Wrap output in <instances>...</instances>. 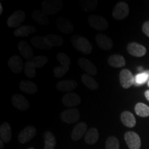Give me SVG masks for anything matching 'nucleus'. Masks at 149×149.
Segmentation results:
<instances>
[{
	"label": "nucleus",
	"instance_id": "393cba45",
	"mask_svg": "<svg viewBox=\"0 0 149 149\" xmlns=\"http://www.w3.org/2000/svg\"><path fill=\"white\" fill-rule=\"evenodd\" d=\"M32 17L35 22L41 25H46L49 22V19L45 13L42 10H35L32 13Z\"/></svg>",
	"mask_w": 149,
	"mask_h": 149
},
{
	"label": "nucleus",
	"instance_id": "2eb2a0df",
	"mask_svg": "<svg viewBox=\"0 0 149 149\" xmlns=\"http://www.w3.org/2000/svg\"><path fill=\"white\" fill-rule=\"evenodd\" d=\"M127 51L130 55L137 57H143L146 53V48L135 42H131L128 44Z\"/></svg>",
	"mask_w": 149,
	"mask_h": 149
},
{
	"label": "nucleus",
	"instance_id": "f3484780",
	"mask_svg": "<svg viewBox=\"0 0 149 149\" xmlns=\"http://www.w3.org/2000/svg\"><path fill=\"white\" fill-rule=\"evenodd\" d=\"M18 48L24 58L28 59V61L32 60L33 58V51L26 41H20L19 43Z\"/></svg>",
	"mask_w": 149,
	"mask_h": 149
},
{
	"label": "nucleus",
	"instance_id": "1a4fd4ad",
	"mask_svg": "<svg viewBox=\"0 0 149 149\" xmlns=\"http://www.w3.org/2000/svg\"><path fill=\"white\" fill-rule=\"evenodd\" d=\"M120 81L124 88H128L135 83V77L128 69H123L120 74Z\"/></svg>",
	"mask_w": 149,
	"mask_h": 149
},
{
	"label": "nucleus",
	"instance_id": "a878e982",
	"mask_svg": "<svg viewBox=\"0 0 149 149\" xmlns=\"http://www.w3.org/2000/svg\"><path fill=\"white\" fill-rule=\"evenodd\" d=\"M108 64L114 68H121L125 66L126 61L122 55H113L110 56L108 59Z\"/></svg>",
	"mask_w": 149,
	"mask_h": 149
},
{
	"label": "nucleus",
	"instance_id": "c03bdc74",
	"mask_svg": "<svg viewBox=\"0 0 149 149\" xmlns=\"http://www.w3.org/2000/svg\"><path fill=\"white\" fill-rule=\"evenodd\" d=\"M147 84H148V86L149 87V80H148V83H147Z\"/></svg>",
	"mask_w": 149,
	"mask_h": 149
},
{
	"label": "nucleus",
	"instance_id": "473e14b6",
	"mask_svg": "<svg viewBox=\"0 0 149 149\" xmlns=\"http://www.w3.org/2000/svg\"><path fill=\"white\" fill-rule=\"evenodd\" d=\"M135 111L138 116L146 117L149 116V107L143 103H137L135 107Z\"/></svg>",
	"mask_w": 149,
	"mask_h": 149
},
{
	"label": "nucleus",
	"instance_id": "f257e3e1",
	"mask_svg": "<svg viewBox=\"0 0 149 149\" xmlns=\"http://www.w3.org/2000/svg\"><path fill=\"white\" fill-rule=\"evenodd\" d=\"M71 42L73 47L81 53L89 55L92 52L93 46L90 42L84 37L74 35L71 37Z\"/></svg>",
	"mask_w": 149,
	"mask_h": 149
},
{
	"label": "nucleus",
	"instance_id": "5701e85b",
	"mask_svg": "<svg viewBox=\"0 0 149 149\" xmlns=\"http://www.w3.org/2000/svg\"><path fill=\"white\" fill-rule=\"evenodd\" d=\"M12 134H11V128L8 122H3L0 126V137L1 140L3 142L8 143L10 141Z\"/></svg>",
	"mask_w": 149,
	"mask_h": 149
},
{
	"label": "nucleus",
	"instance_id": "37998d69",
	"mask_svg": "<svg viewBox=\"0 0 149 149\" xmlns=\"http://www.w3.org/2000/svg\"><path fill=\"white\" fill-rule=\"evenodd\" d=\"M142 69H143L142 67H139V68H138V70H142Z\"/></svg>",
	"mask_w": 149,
	"mask_h": 149
},
{
	"label": "nucleus",
	"instance_id": "2f4dec72",
	"mask_svg": "<svg viewBox=\"0 0 149 149\" xmlns=\"http://www.w3.org/2000/svg\"><path fill=\"white\" fill-rule=\"evenodd\" d=\"M97 4V1L95 0H83L80 2L81 9L86 12H92L95 10Z\"/></svg>",
	"mask_w": 149,
	"mask_h": 149
},
{
	"label": "nucleus",
	"instance_id": "7ed1b4c3",
	"mask_svg": "<svg viewBox=\"0 0 149 149\" xmlns=\"http://www.w3.org/2000/svg\"><path fill=\"white\" fill-rule=\"evenodd\" d=\"M88 21L91 26L97 31H104L109 27V22L102 16L92 15L88 17Z\"/></svg>",
	"mask_w": 149,
	"mask_h": 149
},
{
	"label": "nucleus",
	"instance_id": "4be33fe9",
	"mask_svg": "<svg viewBox=\"0 0 149 149\" xmlns=\"http://www.w3.org/2000/svg\"><path fill=\"white\" fill-rule=\"evenodd\" d=\"M19 86L20 90L27 94H35L38 90L37 86L34 82L28 80H22Z\"/></svg>",
	"mask_w": 149,
	"mask_h": 149
},
{
	"label": "nucleus",
	"instance_id": "a18cd8bd",
	"mask_svg": "<svg viewBox=\"0 0 149 149\" xmlns=\"http://www.w3.org/2000/svg\"><path fill=\"white\" fill-rule=\"evenodd\" d=\"M28 149H35L34 148H28Z\"/></svg>",
	"mask_w": 149,
	"mask_h": 149
},
{
	"label": "nucleus",
	"instance_id": "cd10ccee",
	"mask_svg": "<svg viewBox=\"0 0 149 149\" xmlns=\"http://www.w3.org/2000/svg\"><path fill=\"white\" fill-rule=\"evenodd\" d=\"M81 81L86 86L88 87L91 90H97L99 87L98 83L91 75L88 74H84L81 76Z\"/></svg>",
	"mask_w": 149,
	"mask_h": 149
},
{
	"label": "nucleus",
	"instance_id": "412c9836",
	"mask_svg": "<svg viewBox=\"0 0 149 149\" xmlns=\"http://www.w3.org/2000/svg\"><path fill=\"white\" fill-rule=\"evenodd\" d=\"M31 43L32 45L36 47L38 49L41 50H47L50 49L51 46L48 44L47 40H46L45 37L42 36H35L33 37L31 39Z\"/></svg>",
	"mask_w": 149,
	"mask_h": 149
},
{
	"label": "nucleus",
	"instance_id": "0eeeda50",
	"mask_svg": "<svg viewBox=\"0 0 149 149\" xmlns=\"http://www.w3.org/2000/svg\"><path fill=\"white\" fill-rule=\"evenodd\" d=\"M124 139L130 149H139L141 147V139L137 133L128 131L124 135Z\"/></svg>",
	"mask_w": 149,
	"mask_h": 149
},
{
	"label": "nucleus",
	"instance_id": "39448f33",
	"mask_svg": "<svg viewBox=\"0 0 149 149\" xmlns=\"http://www.w3.org/2000/svg\"><path fill=\"white\" fill-rule=\"evenodd\" d=\"M26 18L25 13L23 10H17L9 17L7 19V25L10 28H17L19 26Z\"/></svg>",
	"mask_w": 149,
	"mask_h": 149
},
{
	"label": "nucleus",
	"instance_id": "9d476101",
	"mask_svg": "<svg viewBox=\"0 0 149 149\" xmlns=\"http://www.w3.org/2000/svg\"><path fill=\"white\" fill-rule=\"evenodd\" d=\"M56 25L59 31L65 34H70L73 32L74 26L68 19L62 17L57 18L56 19Z\"/></svg>",
	"mask_w": 149,
	"mask_h": 149
},
{
	"label": "nucleus",
	"instance_id": "ea45409f",
	"mask_svg": "<svg viewBox=\"0 0 149 149\" xmlns=\"http://www.w3.org/2000/svg\"><path fill=\"white\" fill-rule=\"evenodd\" d=\"M144 95H145V97H146V100L149 102V90H147L146 92H145Z\"/></svg>",
	"mask_w": 149,
	"mask_h": 149
},
{
	"label": "nucleus",
	"instance_id": "aec40b11",
	"mask_svg": "<svg viewBox=\"0 0 149 149\" xmlns=\"http://www.w3.org/2000/svg\"><path fill=\"white\" fill-rule=\"evenodd\" d=\"M35 32H36V29L33 26L25 25L17 28L14 31V35L17 37H26Z\"/></svg>",
	"mask_w": 149,
	"mask_h": 149
},
{
	"label": "nucleus",
	"instance_id": "f704fd0d",
	"mask_svg": "<svg viewBox=\"0 0 149 149\" xmlns=\"http://www.w3.org/2000/svg\"><path fill=\"white\" fill-rule=\"evenodd\" d=\"M31 61H32L33 64L35 66V68H37L44 66L48 62V59L47 57H46V56L40 55L33 57Z\"/></svg>",
	"mask_w": 149,
	"mask_h": 149
},
{
	"label": "nucleus",
	"instance_id": "423d86ee",
	"mask_svg": "<svg viewBox=\"0 0 149 149\" xmlns=\"http://www.w3.org/2000/svg\"><path fill=\"white\" fill-rule=\"evenodd\" d=\"M79 117V112L76 109H68L61 113V120L67 124H72L77 122Z\"/></svg>",
	"mask_w": 149,
	"mask_h": 149
},
{
	"label": "nucleus",
	"instance_id": "bb28decb",
	"mask_svg": "<svg viewBox=\"0 0 149 149\" xmlns=\"http://www.w3.org/2000/svg\"><path fill=\"white\" fill-rule=\"evenodd\" d=\"M99 139L98 130L95 128H91L86 132L85 135V141L88 144H95Z\"/></svg>",
	"mask_w": 149,
	"mask_h": 149
},
{
	"label": "nucleus",
	"instance_id": "a211bd4d",
	"mask_svg": "<svg viewBox=\"0 0 149 149\" xmlns=\"http://www.w3.org/2000/svg\"><path fill=\"white\" fill-rule=\"evenodd\" d=\"M87 130V124L84 122H80L74 126L71 133V139L73 141L79 140L86 134Z\"/></svg>",
	"mask_w": 149,
	"mask_h": 149
},
{
	"label": "nucleus",
	"instance_id": "20e7f679",
	"mask_svg": "<svg viewBox=\"0 0 149 149\" xmlns=\"http://www.w3.org/2000/svg\"><path fill=\"white\" fill-rule=\"evenodd\" d=\"M128 13H129L128 5L125 2L121 1V2L117 3L115 6L112 15L115 19L122 20L126 18L128 16Z\"/></svg>",
	"mask_w": 149,
	"mask_h": 149
},
{
	"label": "nucleus",
	"instance_id": "ddd939ff",
	"mask_svg": "<svg viewBox=\"0 0 149 149\" xmlns=\"http://www.w3.org/2000/svg\"><path fill=\"white\" fill-rule=\"evenodd\" d=\"M9 68L15 74H18L22 72L24 67L23 60L19 56L14 55L11 57L8 61Z\"/></svg>",
	"mask_w": 149,
	"mask_h": 149
},
{
	"label": "nucleus",
	"instance_id": "7c9ffc66",
	"mask_svg": "<svg viewBox=\"0 0 149 149\" xmlns=\"http://www.w3.org/2000/svg\"><path fill=\"white\" fill-rule=\"evenodd\" d=\"M149 80V70H145L139 72L135 76V83L134 85L136 86L144 85L146 82L148 83Z\"/></svg>",
	"mask_w": 149,
	"mask_h": 149
},
{
	"label": "nucleus",
	"instance_id": "4c0bfd02",
	"mask_svg": "<svg viewBox=\"0 0 149 149\" xmlns=\"http://www.w3.org/2000/svg\"><path fill=\"white\" fill-rule=\"evenodd\" d=\"M57 59L61 64V66L69 67L70 64V59L65 53H59L57 55Z\"/></svg>",
	"mask_w": 149,
	"mask_h": 149
},
{
	"label": "nucleus",
	"instance_id": "9b49d317",
	"mask_svg": "<svg viewBox=\"0 0 149 149\" xmlns=\"http://www.w3.org/2000/svg\"><path fill=\"white\" fill-rule=\"evenodd\" d=\"M36 128L33 126H29L20 132L18 136V139L20 143L25 144L32 139L36 135Z\"/></svg>",
	"mask_w": 149,
	"mask_h": 149
},
{
	"label": "nucleus",
	"instance_id": "72a5a7b5",
	"mask_svg": "<svg viewBox=\"0 0 149 149\" xmlns=\"http://www.w3.org/2000/svg\"><path fill=\"white\" fill-rule=\"evenodd\" d=\"M24 74L29 78H33L36 76V68L33 65L32 61H27L25 63Z\"/></svg>",
	"mask_w": 149,
	"mask_h": 149
},
{
	"label": "nucleus",
	"instance_id": "c85d7f7f",
	"mask_svg": "<svg viewBox=\"0 0 149 149\" xmlns=\"http://www.w3.org/2000/svg\"><path fill=\"white\" fill-rule=\"evenodd\" d=\"M44 149H54L56 146L55 135L51 132L46 131L44 133Z\"/></svg>",
	"mask_w": 149,
	"mask_h": 149
},
{
	"label": "nucleus",
	"instance_id": "6e6552de",
	"mask_svg": "<svg viewBox=\"0 0 149 149\" xmlns=\"http://www.w3.org/2000/svg\"><path fill=\"white\" fill-rule=\"evenodd\" d=\"M11 102L15 108L19 111H26L30 108L29 100L25 97L19 94H15L12 97Z\"/></svg>",
	"mask_w": 149,
	"mask_h": 149
},
{
	"label": "nucleus",
	"instance_id": "c9c22d12",
	"mask_svg": "<svg viewBox=\"0 0 149 149\" xmlns=\"http://www.w3.org/2000/svg\"><path fill=\"white\" fill-rule=\"evenodd\" d=\"M120 144L119 141L114 136L108 137L106 141V149H119Z\"/></svg>",
	"mask_w": 149,
	"mask_h": 149
},
{
	"label": "nucleus",
	"instance_id": "79ce46f5",
	"mask_svg": "<svg viewBox=\"0 0 149 149\" xmlns=\"http://www.w3.org/2000/svg\"><path fill=\"white\" fill-rule=\"evenodd\" d=\"M3 147V141H0V148L2 149Z\"/></svg>",
	"mask_w": 149,
	"mask_h": 149
},
{
	"label": "nucleus",
	"instance_id": "dca6fc26",
	"mask_svg": "<svg viewBox=\"0 0 149 149\" xmlns=\"http://www.w3.org/2000/svg\"><path fill=\"white\" fill-rule=\"evenodd\" d=\"M78 64H79V66L81 67V69L84 70L88 74L95 75L97 72L96 66H95L93 62H91L90 60H88V59L81 57V58L78 59Z\"/></svg>",
	"mask_w": 149,
	"mask_h": 149
},
{
	"label": "nucleus",
	"instance_id": "e433bc0d",
	"mask_svg": "<svg viewBox=\"0 0 149 149\" xmlns=\"http://www.w3.org/2000/svg\"><path fill=\"white\" fill-rule=\"evenodd\" d=\"M69 70V67L64 66H56L53 70L54 75L57 78H61V77L66 74Z\"/></svg>",
	"mask_w": 149,
	"mask_h": 149
},
{
	"label": "nucleus",
	"instance_id": "f03ea898",
	"mask_svg": "<svg viewBox=\"0 0 149 149\" xmlns=\"http://www.w3.org/2000/svg\"><path fill=\"white\" fill-rule=\"evenodd\" d=\"M64 6L61 0H45L42 4V10L46 15H55L60 11Z\"/></svg>",
	"mask_w": 149,
	"mask_h": 149
},
{
	"label": "nucleus",
	"instance_id": "b1692460",
	"mask_svg": "<svg viewBox=\"0 0 149 149\" xmlns=\"http://www.w3.org/2000/svg\"><path fill=\"white\" fill-rule=\"evenodd\" d=\"M121 121L124 126L133 128L136 124V120L134 115L129 111H124L121 114Z\"/></svg>",
	"mask_w": 149,
	"mask_h": 149
},
{
	"label": "nucleus",
	"instance_id": "6ab92c4d",
	"mask_svg": "<svg viewBox=\"0 0 149 149\" xmlns=\"http://www.w3.org/2000/svg\"><path fill=\"white\" fill-rule=\"evenodd\" d=\"M77 86L76 81L73 79H66L59 81L56 85V88L61 92H68L72 91L75 89Z\"/></svg>",
	"mask_w": 149,
	"mask_h": 149
},
{
	"label": "nucleus",
	"instance_id": "58836bf2",
	"mask_svg": "<svg viewBox=\"0 0 149 149\" xmlns=\"http://www.w3.org/2000/svg\"><path fill=\"white\" fill-rule=\"evenodd\" d=\"M142 31L146 36L149 37V21L146 22L144 24H143Z\"/></svg>",
	"mask_w": 149,
	"mask_h": 149
},
{
	"label": "nucleus",
	"instance_id": "c756f323",
	"mask_svg": "<svg viewBox=\"0 0 149 149\" xmlns=\"http://www.w3.org/2000/svg\"><path fill=\"white\" fill-rule=\"evenodd\" d=\"M45 37L46 40H47L48 44L51 47L54 46H61L64 44V39L59 35L55 34H48L46 35Z\"/></svg>",
	"mask_w": 149,
	"mask_h": 149
},
{
	"label": "nucleus",
	"instance_id": "4468645a",
	"mask_svg": "<svg viewBox=\"0 0 149 149\" xmlns=\"http://www.w3.org/2000/svg\"><path fill=\"white\" fill-rule=\"evenodd\" d=\"M95 41L99 47L104 51H110L113 46V42L107 35L99 33L95 36Z\"/></svg>",
	"mask_w": 149,
	"mask_h": 149
},
{
	"label": "nucleus",
	"instance_id": "a19ab883",
	"mask_svg": "<svg viewBox=\"0 0 149 149\" xmlns=\"http://www.w3.org/2000/svg\"><path fill=\"white\" fill-rule=\"evenodd\" d=\"M3 12V7H2V5H1V3H0V15Z\"/></svg>",
	"mask_w": 149,
	"mask_h": 149
},
{
	"label": "nucleus",
	"instance_id": "f8f14e48",
	"mask_svg": "<svg viewBox=\"0 0 149 149\" xmlns=\"http://www.w3.org/2000/svg\"><path fill=\"white\" fill-rule=\"evenodd\" d=\"M81 103V98L77 94L68 93L62 97V104L66 107H74Z\"/></svg>",
	"mask_w": 149,
	"mask_h": 149
}]
</instances>
